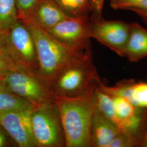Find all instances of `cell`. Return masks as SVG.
Instances as JSON below:
<instances>
[{"label": "cell", "instance_id": "obj_1", "mask_svg": "<svg viewBox=\"0 0 147 147\" xmlns=\"http://www.w3.org/2000/svg\"><path fill=\"white\" fill-rule=\"evenodd\" d=\"M100 81L91 49L68 59L53 74L48 87L53 98H74L91 93Z\"/></svg>", "mask_w": 147, "mask_h": 147}, {"label": "cell", "instance_id": "obj_2", "mask_svg": "<svg viewBox=\"0 0 147 147\" xmlns=\"http://www.w3.org/2000/svg\"><path fill=\"white\" fill-rule=\"evenodd\" d=\"M93 92L78 98H53L60 113L66 147H90L91 123L94 111Z\"/></svg>", "mask_w": 147, "mask_h": 147}, {"label": "cell", "instance_id": "obj_3", "mask_svg": "<svg viewBox=\"0 0 147 147\" xmlns=\"http://www.w3.org/2000/svg\"><path fill=\"white\" fill-rule=\"evenodd\" d=\"M19 18L25 23L31 33L39 60V76L48 86L58 69L78 53H73L64 47L29 16H19Z\"/></svg>", "mask_w": 147, "mask_h": 147}, {"label": "cell", "instance_id": "obj_4", "mask_svg": "<svg viewBox=\"0 0 147 147\" xmlns=\"http://www.w3.org/2000/svg\"><path fill=\"white\" fill-rule=\"evenodd\" d=\"M30 119L37 147H65L60 113L53 99L33 106Z\"/></svg>", "mask_w": 147, "mask_h": 147}, {"label": "cell", "instance_id": "obj_5", "mask_svg": "<svg viewBox=\"0 0 147 147\" xmlns=\"http://www.w3.org/2000/svg\"><path fill=\"white\" fill-rule=\"evenodd\" d=\"M6 33L11 55L15 62L22 70L40 77L36 48L25 23L19 18Z\"/></svg>", "mask_w": 147, "mask_h": 147}, {"label": "cell", "instance_id": "obj_6", "mask_svg": "<svg viewBox=\"0 0 147 147\" xmlns=\"http://www.w3.org/2000/svg\"><path fill=\"white\" fill-rule=\"evenodd\" d=\"M0 80L11 92L27 100L32 106L53 100L47 84L39 76L30 72L12 70Z\"/></svg>", "mask_w": 147, "mask_h": 147}, {"label": "cell", "instance_id": "obj_7", "mask_svg": "<svg viewBox=\"0 0 147 147\" xmlns=\"http://www.w3.org/2000/svg\"><path fill=\"white\" fill-rule=\"evenodd\" d=\"M45 30L55 40L73 53L92 49L88 16L70 17Z\"/></svg>", "mask_w": 147, "mask_h": 147}, {"label": "cell", "instance_id": "obj_8", "mask_svg": "<svg viewBox=\"0 0 147 147\" xmlns=\"http://www.w3.org/2000/svg\"><path fill=\"white\" fill-rule=\"evenodd\" d=\"M130 32V24L121 20H90L91 38L124 57Z\"/></svg>", "mask_w": 147, "mask_h": 147}, {"label": "cell", "instance_id": "obj_9", "mask_svg": "<svg viewBox=\"0 0 147 147\" xmlns=\"http://www.w3.org/2000/svg\"><path fill=\"white\" fill-rule=\"evenodd\" d=\"M32 107L0 112V126L19 147H37L32 131Z\"/></svg>", "mask_w": 147, "mask_h": 147}, {"label": "cell", "instance_id": "obj_10", "mask_svg": "<svg viewBox=\"0 0 147 147\" xmlns=\"http://www.w3.org/2000/svg\"><path fill=\"white\" fill-rule=\"evenodd\" d=\"M28 16L45 30L70 18L53 0H38Z\"/></svg>", "mask_w": 147, "mask_h": 147}, {"label": "cell", "instance_id": "obj_11", "mask_svg": "<svg viewBox=\"0 0 147 147\" xmlns=\"http://www.w3.org/2000/svg\"><path fill=\"white\" fill-rule=\"evenodd\" d=\"M115 124L94 107L90 128V147H108L120 132Z\"/></svg>", "mask_w": 147, "mask_h": 147}, {"label": "cell", "instance_id": "obj_12", "mask_svg": "<svg viewBox=\"0 0 147 147\" xmlns=\"http://www.w3.org/2000/svg\"><path fill=\"white\" fill-rule=\"evenodd\" d=\"M124 57L137 62L147 57V30L136 22L130 24V32Z\"/></svg>", "mask_w": 147, "mask_h": 147}, {"label": "cell", "instance_id": "obj_13", "mask_svg": "<svg viewBox=\"0 0 147 147\" xmlns=\"http://www.w3.org/2000/svg\"><path fill=\"white\" fill-rule=\"evenodd\" d=\"M147 109L138 107L136 112L130 118L121 121L119 130L136 140L141 146L147 119Z\"/></svg>", "mask_w": 147, "mask_h": 147}, {"label": "cell", "instance_id": "obj_14", "mask_svg": "<svg viewBox=\"0 0 147 147\" xmlns=\"http://www.w3.org/2000/svg\"><path fill=\"white\" fill-rule=\"evenodd\" d=\"M92 97L95 109L119 129L120 121L116 116L112 96L101 89L98 84L94 89Z\"/></svg>", "mask_w": 147, "mask_h": 147}, {"label": "cell", "instance_id": "obj_15", "mask_svg": "<svg viewBox=\"0 0 147 147\" xmlns=\"http://www.w3.org/2000/svg\"><path fill=\"white\" fill-rule=\"evenodd\" d=\"M32 106L29 101L11 92L0 80V112Z\"/></svg>", "mask_w": 147, "mask_h": 147}, {"label": "cell", "instance_id": "obj_16", "mask_svg": "<svg viewBox=\"0 0 147 147\" xmlns=\"http://www.w3.org/2000/svg\"><path fill=\"white\" fill-rule=\"evenodd\" d=\"M70 17L88 16L92 11L91 0H53Z\"/></svg>", "mask_w": 147, "mask_h": 147}, {"label": "cell", "instance_id": "obj_17", "mask_svg": "<svg viewBox=\"0 0 147 147\" xmlns=\"http://www.w3.org/2000/svg\"><path fill=\"white\" fill-rule=\"evenodd\" d=\"M18 19L16 0H0V31H7Z\"/></svg>", "mask_w": 147, "mask_h": 147}, {"label": "cell", "instance_id": "obj_18", "mask_svg": "<svg viewBox=\"0 0 147 147\" xmlns=\"http://www.w3.org/2000/svg\"><path fill=\"white\" fill-rule=\"evenodd\" d=\"M116 116L121 121L131 117L137 111L135 106L129 100L121 96H112ZM120 127V126H119Z\"/></svg>", "mask_w": 147, "mask_h": 147}, {"label": "cell", "instance_id": "obj_19", "mask_svg": "<svg viewBox=\"0 0 147 147\" xmlns=\"http://www.w3.org/2000/svg\"><path fill=\"white\" fill-rule=\"evenodd\" d=\"M128 100L136 107L147 109V82L135 80Z\"/></svg>", "mask_w": 147, "mask_h": 147}, {"label": "cell", "instance_id": "obj_20", "mask_svg": "<svg viewBox=\"0 0 147 147\" xmlns=\"http://www.w3.org/2000/svg\"><path fill=\"white\" fill-rule=\"evenodd\" d=\"M110 6L115 10L147 11V0H110Z\"/></svg>", "mask_w": 147, "mask_h": 147}, {"label": "cell", "instance_id": "obj_21", "mask_svg": "<svg viewBox=\"0 0 147 147\" xmlns=\"http://www.w3.org/2000/svg\"><path fill=\"white\" fill-rule=\"evenodd\" d=\"M139 147L136 140L124 132H120L111 142L108 147Z\"/></svg>", "mask_w": 147, "mask_h": 147}, {"label": "cell", "instance_id": "obj_22", "mask_svg": "<svg viewBox=\"0 0 147 147\" xmlns=\"http://www.w3.org/2000/svg\"><path fill=\"white\" fill-rule=\"evenodd\" d=\"M16 70L25 71L21 69L8 56L0 53V78L5 74Z\"/></svg>", "mask_w": 147, "mask_h": 147}, {"label": "cell", "instance_id": "obj_23", "mask_svg": "<svg viewBox=\"0 0 147 147\" xmlns=\"http://www.w3.org/2000/svg\"><path fill=\"white\" fill-rule=\"evenodd\" d=\"M38 0H16L18 16H28Z\"/></svg>", "mask_w": 147, "mask_h": 147}, {"label": "cell", "instance_id": "obj_24", "mask_svg": "<svg viewBox=\"0 0 147 147\" xmlns=\"http://www.w3.org/2000/svg\"><path fill=\"white\" fill-rule=\"evenodd\" d=\"M105 0H91L92 2V16L90 21L99 20L102 19V11Z\"/></svg>", "mask_w": 147, "mask_h": 147}, {"label": "cell", "instance_id": "obj_25", "mask_svg": "<svg viewBox=\"0 0 147 147\" xmlns=\"http://www.w3.org/2000/svg\"><path fill=\"white\" fill-rule=\"evenodd\" d=\"M0 53H3L8 56L15 62L11 55L9 47L7 42L6 31H0Z\"/></svg>", "mask_w": 147, "mask_h": 147}, {"label": "cell", "instance_id": "obj_26", "mask_svg": "<svg viewBox=\"0 0 147 147\" xmlns=\"http://www.w3.org/2000/svg\"><path fill=\"white\" fill-rule=\"evenodd\" d=\"M3 129L0 126V147H5L7 144V139Z\"/></svg>", "mask_w": 147, "mask_h": 147}, {"label": "cell", "instance_id": "obj_27", "mask_svg": "<svg viewBox=\"0 0 147 147\" xmlns=\"http://www.w3.org/2000/svg\"><path fill=\"white\" fill-rule=\"evenodd\" d=\"M140 147H147V117L146 122L145 129H144V134H143V137H142Z\"/></svg>", "mask_w": 147, "mask_h": 147}, {"label": "cell", "instance_id": "obj_28", "mask_svg": "<svg viewBox=\"0 0 147 147\" xmlns=\"http://www.w3.org/2000/svg\"><path fill=\"white\" fill-rule=\"evenodd\" d=\"M137 14H138L140 16H141L142 19L147 21V11H143V10H133L132 11Z\"/></svg>", "mask_w": 147, "mask_h": 147}]
</instances>
